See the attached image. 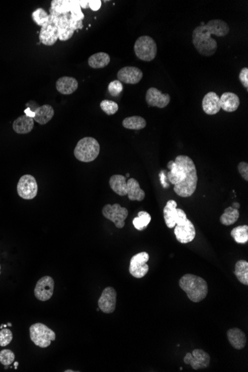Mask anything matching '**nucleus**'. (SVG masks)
Returning a JSON list of instances; mask_svg holds the SVG:
<instances>
[{"label":"nucleus","instance_id":"1","mask_svg":"<svg viewBox=\"0 0 248 372\" xmlns=\"http://www.w3.org/2000/svg\"><path fill=\"white\" fill-rule=\"evenodd\" d=\"M168 181L174 185L175 193L182 198L192 196L197 188L198 176L193 161L187 156H179L168 163Z\"/></svg>","mask_w":248,"mask_h":372},{"label":"nucleus","instance_id":"2","mask_svg":"<svg viewBox=\"0 0 248 372\" xmlns=\"http://www.w3.org/2000/svg\"><path fill=\"white\" fill-rule=\"evenodd\" d=\"M230 32L228 25L221 20H210L207 24L198 26L193 32V43L196 51L202 56L210 57L216 53L217 41L211 35L225 37Z\"/></svg>","mask_w":248,"mask_h":372},{"label":"nucleus","instance_id":"3","mask_svg":"<svg viewBox=\"0 0 248 372\" xmlns=\"http://www.w3.org/2000/svg\"><path fill=\"white\" fill-rule=\"evenodd\" d=\"M181 288L186 292L187 296L193 303H199L208 293V285L203 278L196 275L185 274L179 280Z\"/></svg>","mask_w":248,"mask_h":372},{"label":"nucleus","instance_id":"4","mask_svg":"<svg viewBox=\"0 0 248 372\" xmlns=\"http://www.w3.org/2000/svg\"><path fill=\"white\" fill-rule=\"evenodd\" d=\"M100 150L101 147L96 139L86 137L79 140L74 150V154L79 162L90 163L98 158Z\"/></svg>","mask_w":248,"mask_h":372},{"label":"nucleus","instance_id":"5","mask_svg":"<svg viewBox=\"0 0 248 372\" xmlns=\"http://www.w3.org/2000/svg\"><path fill=\"white\" fill-rule=\"evenodd\" d=\"M157 44L149 36H141L135 41L134 51L135 55L140 60L151 62L155 58L157 54Z\"/></svg>","mask_w":248,"mask_h":372},{"label":"nucleus","instance_id":"6","mask_svg":"<svg viewBox=\"0 0 248 372\" xmlns=\"http://www.w3.org/2000/svg\"><path fill=\"white\" fill-rule=\"evenodd\" d=\"M31 341L40 348H47L56 339L54 331L42 323L33 324L29 328Z\"/></svg>","mask_w":248,"mask_h":372},{"label":"nucleus","instance_id":"7","mask_svg":"<svg viewBox=\"0 0 248 372\" xmlns=\"http://www.w3.org/2000/svg\"><path fill=\"white\" fill-rule=\"evenodd\" d=\"M177 203L174 200H169L163 208V218L169 228L181 225L187 219L186 213L182 209L177 208Z\"/></svg>","mask_w":248,"mask_h":372},{"label":"nucleus","instance_id":"8","mask_svg":"<svg viewBox=\"0 0 248 372\" xmlns=\"http://www.w3.org/2000/svg\"><path fill=\"white\" fill-rule=\"evenodd\" d=\"M102 213L106 218L115 224L117 228L121 229L125 226V220L127 218L129 212L127 209L121 207L119 204H115L104 206Z\"/></svg>","mask_w":248,"mask_h":372},{"label":"nucleus","instance_id":"9","mask_svg":"<svg viewBox=\"0 0 248 372\" xmlns=\"http://www.w3.org/2000/svg\"><path fill=\"white\" fill-rule=\"evenodd\" d=\"M38 192V186L35 178L31 175H24L17 184V193L23 199L31 200L35 198Z\"/></svg>","mask_w":248,"mask_h":372},{"label":"nucleus","instance_id":"10","mask_svg":"<svg viewBox=\"0 0 248 372\" xmlns=\"http://www.w3.org/2000/svg\"><path fill=\"white\" fill-rule=\"evenodd\" d=\"M149 259V253L140 252L132 256L129 264V273L137 279H140L146 276L149 271L147 262Z\"/></svg>","mask_w":248,"mask_h":372},{"label":"nucleus","instance_id":"11","mask_svg":"<svg viewBox=\"0 0 248 372\" xmlns=\"http://www.w3.org/2000/svg\"><path fill=\"white\" fill-rule=\"evenodd\" d=\"M184 361L187 365H191L194 370L203 369L210 365V357L204 350L195 349L192 353H187Z\"/></svg>","mask_w":248,"mask_h":372},{"label":"nucleus","instance_id":"12","mask_svg":"<svg viewBox=\"0 0 248 372\" xmlns=\"http://www.w3.org/2000/svg\"><path fill=\"white\" fill-rule=\"evenodd\" d=\"M54 281L51 276L42 277L36 284L34 296L40 301L50 300L54 293Z\"/></svg>","mask_w":248,"mask_h":372},{"label":"nucleus","instance_id":"13","mask_svg":"<svg viewBox=\"0 0 248 372\" xmlns=\"http://www.w3.org/2000/svg\"><path fill=\"white\" fill-rule=\"evenodd\" d=\"M116 301V290L113 287H107L103 290L101 297L98 300V307L101 312L105 314H111L115 312Z\"/></svg>","mask_w":248,"mask_h":372},{"label":"nucleus","instance_id":"14","mask_svg":"<svg viewBox=\"0 0 248 372\" xmlns=\"http://www.w3.org/2000/svg\"><path fill=\"white\" fill-rule=\"evenodd\" d=\"M171 100L169 94H163L155 87H151L146 92V101L149 106L163 109L168 106Z\"/></svg>","mask_w":248,"mask_h":372},{"label":"nucleus","instance_id":"15","mask_svg":"<svg viewBox=\"0 0 248 372\" xmlns=\"http://www.w3.org/2000/svg\"><path fill=\"white\" fill-rule=\"evenodd\" d=\"M175 236L179 242L187 244L193 242L196 237V232L194 225L188 218L182 225H176L174 230Z\"/></svg>","mask_w":248,"mask_h":372},{"label":"nucleus","instance_id":"16","mask_svg":"<svg viewBox=\"0 0 248 372\" xmlns=\"http://www.w3.org/2000/svg\"><path fill=\"white\" fill-rule=\"evenodd\" d=\"M143 76L141 70L134 66L124 67L118 72V81L126 84H138Z\"/></svg>","mask_w":248,"mask_h":372},{"label":"nucleus","instance_id":"17","mask_svg":"<svg viewBox=\"0 0 248 372\" xmlns=\"http://www.w3.org/2000/svg\"><path fill=\"white\" fill-rule=\"evenodd\" d=\"M202 109L208 115H214L220 112V97L216 92H208L204 97L202 100Z\"/></svg>","mask_w":248,"mask_h":372},{"label":"nucleus","instance_id":"18","mask_svg":"<svg viewBox=\"0 0 248 372\" xmlns=\"http://www.w3.org/2000/svg\"><path fill=\"white\" fill-rule=\"evenodd\" d=\"M240 100L238 95L233 92H224L220 98L221 109L227 112H233L238 109Z\"/></svg>","mask_w":248,"mask_h":372},{"label":"nucleus","instance_id":"19","mask_svg":"<svg viewBox=\"0 0 248 372\" xmlns=\"http://www.w3.org/2000/svg\"><path fill=\"white\" fill-rule=\"evenodd\" d=\"M58 40L57 28L53 26L52 23H48L46 26H43L40 33V41L45 45L51 46Z\"/></svg>","mask_w":248,"mask_h":372},{"label":"nucleus","instance_id":"20","mask_svg":"<svg viewBox=\"0 0 248 372\" xmlns=\"http://www.w3.org/2000/svg\"><path fill=\"white\" fill-rule=\"evenodd\" d=\"M56 88L62 95H71L78 88V82L71 77H62L56 82Z\"/></svg>","mask_w":248,"mask_h":372},{"label":"nucleus","instance_id":"21","mask_svg":"<svg viewBox=\"0 0 248 372\" xmlns=\"http://www.w3.org/2000/svg\"><path fill=\"white\" fill-rule=\"evenodd\" d=\"M227 338L230 345L237 350H241L245 347L247 338L245 334L238 328H231L227 333Z\"/></svg>","mask_w":248,"mask_h":372},{"label":"nucleus","instance_id":"22","mask_svg":"<svg viewBox=\"0 0 248 372\" xmlns=\"http://www.w3.org/2000/svg\"><path fill=\"white\" fill-rule=\"evenodd\" d=\"M34 112V121L40 125H45L52 119L54 115V110L51 105H43L36 108Z\"/></svg>","mask_w":248,"mask_h":372},{"label":"nucleus","instance_id":"23","mask_svg":"<svg viewBox=\"0 0 248 372\" xmlns=\"http://www.w3.org/2000/svg\"><path fill=\"white\" fill-rule=\"evenodd\" d=\"M34 126V118L27 115H22L14 121L13 129L17 134H28L32 131Z\"/></svg>","mask_w":248,"mask_h":372},{"label":"nucleus","instance_id":"24","mask_svg":"<svg viewBox=\"0 0 248 372\" xmlns=\"http://www.w3.org/2000/svg\"><path fill=\"white\" fill-rule=\"evenodd\" d=\"M111 189L120 196L127 195V181L122 175H114L109 179Z\"/></svg>","mask_w":248,"mask_h":372},{"label":"nucleus","instance_id":"25","mask_svg":"<svg viewBox=\"0 0 248 372\" xmlns=\"http://www.w3.org/2000/svg\"><path fill=\"white\" fill-rule=\"evenodd\" d=\"M127 195L130 201H141L144 199L145 192L140 189L139 183L135 179L127 181Z\"/></svg>","mask_w":248,"mask_h":372},{"label":"nucleus","instance_id":"26","mask_svg":"<svg viewBox=\"0 0 248 372\" xmlns=\"http://www.w3.org/2000/svg\"><path fill=\"white\" fill-rule=\"evenodd\" d=\"M89 65L93 68H103L109 65L110 57L105 52H98L89 58Z\"/></svg>","mask_w":248,"mask_h":372},{"label":"nucleus","instance_id":"27","mask_svg":"<svg viewBox=\"0 0 248 372\" xmlns=\"http://www.w3.org/2000/svg\"><path fill=\"white\" fill-rule=\"evenodd\" d=\"M234 273L241 284L248 285V262L247 261H238L235 264Z\"/></svg>","mask_w":248,"mask_h":372},{"label":"nucleus","instance_id":"28","mask_svg":"<svg viewBox=\"0 0 248 372\" xmlns=\"http://www.w3.org/2000/svg\"><path fill=\"white\" fill-rule=\"evenodd\" d=\"M146 126V120L140 116L128 117L123 120V126L128 129L140 130L144 129Z\"/></svg>","mask_w":248,"mask_h":372},{"label":"nucleus","instance_id":"29","mask_svg":"<svg viewBox=\"0 0 248 372\" xmlns=\"http://www.w3.org/2000/svg\"><path fill=\"white\" fill-rule=\"evenodd\" d=\"M238 218H239L238 209L229 207L224 209V213L220 217V222L225 226H230L236 222Z\"/></svg>","mask_w":248,"mask_h":372},{"label":"nucleus","instance_id":"30","mask_svg":"<svg viewBox=\"0 0 248 372\" xmlns=\"http://www.w3.org/2000/svg\"><path fill=\"white\" fill-rule=\"evenodd\" d=\"M231 237L238 244H245L248 242V226L241 225L233 228L231 231Z\"/></svg>","mask_w":248,"mask_h":372},{"label":"nucleus","instance_id":"31","mask_svg":"<svg viewBox=\"0 0 248 372\" xmlns=\"http://www.w3.org/2000/svg\"><path fill=\"white\" fill-rule=\"evenodd\" d=\"M150 221L151 215L147 212L140 211L138 213V217H135L134 218L132 223H133L134 227L138 231H142L147 228Z\"/></svg>","mask_w":248,"mask_h":372},{"label":"nucleus","instance_id":"32","mask_svg":"<svg viewBox=\"0 0 248 372\" xmlns=\"http://www.w3.org/2000/svg\"><path fill=\"white\" fill-rule=\"evenodd\" d=\"M32 19L34 23L38 26H45L49 23L50 16L43 9H38L32 13Z\"/></svg>","mask_w":248,"mask_h":372},{"label":"nucleus","instance_id":"33","mask_svg":"<svg viewBox=\"0 0 248 372\" xmlns=\"http://www.w3.org/2000/svg\"><path fill=\"white\" fill-rule=\"evenodd\" d=\"M100 106H101V109L108 115H115L119 109V106L117 103L109 101V100H104L101 101Z\"/></svg>","mask_w":248,"mask_h":372},{"label":"nucleus","instance_id":"34","mask_svg":"<svg viewBox=\"0 0 248 372\" xmlns=\"http://www.w3.org/2000/svg\"><path fill=\"white\" fill-rule=\"evenodd\" d=\"M15 354L13 351L9 349H3L0 351V362L4 366H9L15 362Z\"/></svg>","mask_w":248,"mask_h":372},{"label":"nucleus","instance_id":"35","mask_svg":"<svg viewBox=\"0 0 248 372\" xmlns=\"http://www.w3.org/2000/svg\"><path fill=\"white\" fill-rule=\"evenodd\" d=\"M12 340H13V334L10 329L5 328L0 331V346H7L12 342Z\"/></svg>","mask_w":248,"mask_h":372},{"label":"nucleus","instance_id":"36","mask_svg":"<svg viewBox=\"0 0 248 372\" xmlns=\"http://www.w3.org/2000/svg\"><path fill=\"white\" fill-rule=\"evenodd\" d=\"M123 90H124V87H123L122 83L120 82L118 80L112 81V82L109 84V93L110 94L112 97L119 96V95H121V92H123Z\"/></svg>","mask_w":248,"mask_h":372},{"label":"nucleus","instance_id":"37","mask_svg":"<svg viewBox=\"0 0 248 372\" xmlns=\"http://www.w3.org/2000/svg\"><path fill=\"white\" fill-rule=\"evenodd\" d=\"M238 170L241 177L245 181H248V164L247 162H240L238 165Z\"/></svg>","mask_w":248,"mask_h":372},{"label":"nucleus","instance_id":"38","mask_svg":"<svg viewBox=\"0 0 248 372\" xmlns=\"http://www.w3.org/2000/svg\"><path fill=\"white\" fill-rule=\"evenodd\" d=\"M239 81L246 89L248 88V68H243L239 73Z\"/></svg>","mask_w":248,"mask_h":372},{"label":"nucleus","instance_id":"39","mask_svg":"<svg viewBox=\"0 0 248 372\" xmlns=\"http://www.w3.org/2000/svg\"><path fill=\"white\" fill-rule=\"evenodd\" d=\"M89 6L94 12H97L101 7V1H100V0H97V1L92 0V1L89 2Z\"/></svg>","mask_w":248,"mask_h":372},{"label":"nucleus","instance_id":"40","mask_svg":"<svg viewBox=\"0 0 248 372\" xmlns=\"http://www.w3.org/2000/svg\"><path fill=\"white\" fill-rule=\"evenodd\" d=\"M232 207H233V208L238 209L240 208V204H238V203L237 202H234L233 204V206H232Z\"/></svg>","mask_w":248,"mask_h":372},{"label":"nucleus","instance_id":"41","mask_svg":"<svg viewBox=\"0 0 248 372\" xmlns=\"http://www.w3.org/2000/svg\"><path fill=\"white\" fill-rule=\"evenodd\" d=\"M19 365L18 362H15V366L16 369H17V365Z\"/></svg>","mask_w":248,"mask_h":372},{"label":"nucleus","instance_id":"42","mask_svg":"<svg viewBox=\"0 0 248 372\" xmlns=\"http://www.w3.org/2000/svg\"><path fill=\"white\" fill-rule=\"evenodd\" d=\"M65 372H74V371H72V370H65Z\"/></svg>","mask_w":248,"mask_h":372},{"label":"nucleus","instance_id":"43","mask_svg":"<svg viewBox=\"0 0 248 372\" xmlns=\"http://www.w3.org/2000/svg\"><path fill=\"white\" fill-rule=\"evenodd\" d=\"M8 326H9V327H12V325L11 324V323H9V324H8Z\"/></svg>","mask_w":248,"mask_h":372},{"label":"nucleus","instance_id":"44","mask_svg":"<svg viewBox=\"0 0 248 372\" xmlns=\"http://www.w3.org/2000/svg\"><path fill=\"white\" fill-rule=\"evenodd\" d=\"M8 325H3V328H7Z\"/></svg>","mask_w":248,"mask_h":372},{"label":"nucleus","instance_id":"45","mask_svg":"<svg viewBox=\"0 0 248 372\" xmlns=\"http://www.w3.org/2000/svg\"><path fill=\"white\" fill-rule=\"evenodd\" d=\"M125 177H126V178L129 177V173H127V174H126V176H125Z\"/></svg>","mask_w":248,"mask_h":372},{"label":"nucleus","instance_id":"46","mask_svg":"<svg viewBox=\"0 0 248 372\" xmlns=\"http://www.w3.org/2000/svg\"><path fill=\"white\" fill-rule=\"evenodd\" d=\"M3 325H2L1 326H0V329H3Z\"/></svg>","mask_w":248,"mask_h":372},{"label":"nucleus","instance_id":"47","mask_svg":"<svg viewBox=\"0 0 248 372\" xmlns=\"http://www.w3.org/2000/svg\"><path fill=\"white\" fill-rule=\"evenodd\" d=\"M0 274H1V265H0Z\"/></svg>","mask_w":248,"mask_h":372}]
</instances>
